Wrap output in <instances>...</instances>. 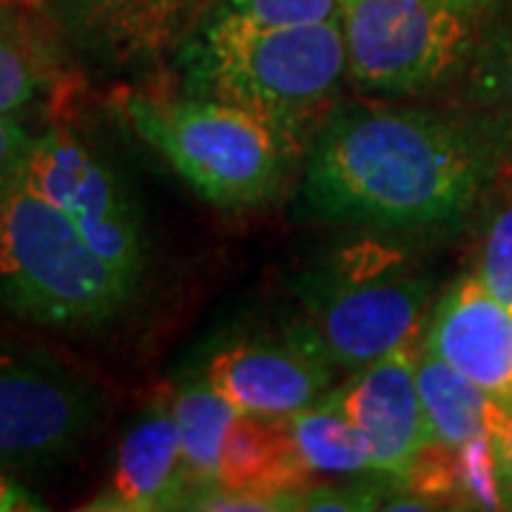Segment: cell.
Returning <instances> with one entry per match:
<instances>
[{"instance_id": "5b68a950", "label": "cell", "mask_w": 512, "mask_h": 512, "mask_svg": "<svg viewBox=\"0 0 512 512\" xmlns=\"http://www.w3.org/2000/svg\"><path fill=\"white\" fill-rule=\"evenodd\" d=\"M433 279L402 245L359 237L316 256L296 279L302 319L339 370H359L413 339Z\"/></svg>"}, {"instance_id": "d4e9b609", "label": "cell", "mask_w": 512, "mask_h": 512, "mask_svg": "<svg viewBox=\"0 0 512 512\" xmlns=\"http://www.w3.org/2000/svg\"><path fill=\"white\" fill-rule=\"evenodd\" d=\"M20 3H29V6H37L40 0H20Z\"/></svg>"}, {"instance_id": "7402d4cb", "label": "cell", "mask_w": 512, "mask_h": 512, "mask_svg": "<svg viewBox=\"0 0 512 512\" xmlns=\"http://www.w3.org/2000/svg\"><path fill=\"white\" fill-rule=\"evenodd\" d=\"M32 131L18 117H0V191L18 177L20 165L32 148Z\"/></svg>"}, {"instance_id": "5bb4252c", "label": "cell", "mask_w": 512, "mask_h": 512, "mask_svg": "<svg viewBox=\"0 0 512 512\" xmlns=\"http://www.w3.org/2000/svg\"><path fill=\"white\" fill-rule=\"evenodd\" d=\"M311 478L293 450L285 416L239 413L222 447L217 487L228 493L282 498Z\"/></svg>"}, {"instance_id": "6da1fadb", "label": "cell", "mask_w": 512, "mask_h": 512, "mask_svg": "<svg viewBox=\"0 0 512 512\" xmlns=\"http://www.w3.org/2000/svg\"><path fill=\"white\" fill-rule=\"evenodd\" d=\"M501 146L473 123L424 109L339 103L316 128L302 197L316 217L441 231L470 217Z\"/></svg>"}, {"instance_id": "7c38bea8", "label": "cell", "mask_w": 512, "mask_h": 512, "mask_svg": "<svg viewBox=\"0 0 512 512\" xmlns=\"http://www.w3.org/2000/svg\"><path fill=\"white\" fill-rule=\"evenodd\" d=\"M214 0H49L60 29L114 66L143 63L183 43Z\"/></svg>"}, {"instance_id": "603a6c76", "label": "cell", "mask_w": 512, "mask_h": 512, "mask_svg": "<svg viewBox=\"0 0 512 512\" xmlns=\"http://www.w3.org/2000/svg\"><path fill=\"white\" fill-rule=\"evenodd\" d=\"M495 464H498V481H501V495H504V507L512 510V402L504 410V419L498 424L493 436Z\"/></svg>"}, {"instance_id": "e0dca14e", "label": "cell", "mask_w": 512, "mask_h": 512, "mask_svg": "<svg viewBox=\"0 0 512 512\" xmlns=\"http://www.w3.org/2000/svg\"><path fill=\"white\" fill-rule=\"evenodd\" d=\"M293 450L311 476H359L373 470L370 447L345 410L325 396L322 402L285 416Z\"/></svg>"}, {"instance_id": "3957f363", "label": "cell", "mask_w": 512, "mask_h": 512, "mask_svg": "<svg viewBox=\"0 0 512 512\" xmlns=\"http://www.w3.org/2000/svg\"><path fill=\"white\" fill-rule=\"evenodd\" d=\"M137 293L94 254L74 222L23 177L0 191V308L57 330H94Z\"/></svg>"}, {"instance_id": "4316f807", "label": "cell", "mask_w": 512, "mask_h": 512, "mask_svg": "<svg viewBox=\"0 0 512 512\" xmlns=\"http://www.w3.org/2000/svg\"><path fill=\"white\" fill-rule=\"evenodd\" d=\"M507 151H510V154H512V146H510V148H507Z\"/></svg>"}, {"instance_id": "7a4b0ae2", "label": "cell", "mask_w": 512, "mask_h": 512, "mask_svg": "<svg viewBox=\"0 0 512 512\" xmlns=\"http://www.w3.org/2000/svg\"><path fill=\"white\" fill-rule=\"evenodd\" d=\"M180 72L188 94L251 111L299 143L322 126L348 77L342 20L285 29L197 23Z\"/></svg>"}, {"instance_id": "277c9868", "label": "cell", "mask_w": 512, "mask_h": 512, "mask_svg": "<svg viewBox=\"0 0 512 512\" xmlns=\"http://www.w3.org/2000/svg\"><path fill=\"white\" fill-rule=\"evenodd\" d=\"M134 134L220 211H251L279 197L296 143L251 111L214 97L128 94Z\"/></svg>"}, {"instance_id": "2e32d148", "label": "cell", "mask_w": 512, "mask_h": 512, "mask_svg": "<svg viewBox=\"0 0 512 512\" xmlns=\"http://www.w3.org/2000/svg\"><path fill=\"white\" fill-rule=\"evenodd\" d=\"M171 413L180 430L194 493H200L205 487H217L222 447L237 421L239 410L205 376H191L177 387L171 399Z\"/></svg>"}, {"instance_id": "8992f818", "label": "cell", "mask_w": 512, "mask_h": 512, "mask_svg": "<svg viewBox=\"0 0 512 512\" xmlns=\"http://www.w3.org/2000/svg\"><path fill=\"white\" fill-rule=\"evenodd\" d=\"M487 3L478 0H345L348 77L370 94H424L467 72Z\"/></svg>"}, {"instance_id": "9a60e30c", "label": "cell", "mask_w": 512, "mask_h": 512, "mask_svg": "<svg viewBox=\"0 0 512 512\" xmlns=\"http://www.w3.org/2000/svg\"><path fill=\"white\" fill-rule=\"evenodd\" d=\"M416 382L430 441L458 447L476 436H493L507 404L470 382L441 356L416 348Z\"/></svg>"}, {"instance_id": "30bf717a", "label": "cell", "mask_w": 512, "mask_h": 512, "mask_svg": "<svg viewBox=\"0 0 512 512\" xmlns=\"http://www.w3.org/2000/svg\"><path fill=\"white\" fill-rule=\"evenodd\" d=\"M328 396L362 430L376 473L402 481L410 461L430 444L410 342L353 370V379Z\"/></svg>"}, {"instance_id": "cb8c5ba5", "label": "cell", "mask_w": 512, "mask_h": 512, "mask_svg": "<svg viewBox=\"0 0 512 512\" xmlns=\"http://www.w3.org/2000/svg\"><path fill=\"white\" fill-rule=\"evenodd\" d=\"M43 507L46 504L35 493H29L15 478H9V473H0V512H26L43 510Z\"/></svg>"}, {"instance_id": "44dd1931", "label": "cell", "mask_w": 512, "mask_h": 512, "mask_svg": "<svg viewBox=\"0 0 512 512\" xmlns=\"http://www.w3.org/2000/svg\"><path fill=\"white\" fill-rule=\"evenodd\" d=\"M476 276L512 311V200L504 202L487 225Z\"/></svg>"}, {"instance_id": "ffe728a7", "label": "cell", "mask_w": 512, "mask_h": 512, "mask_svg": "<svg viewBox=\"0 0 512 512\" xmlns=\"http://www.w3.org/2000/svg\"><path fill=\"white\" fill-rule=\"evenodd\" d=\"M345 0H214L200 23L239 29H285L342 20Z\"/></svg>"}, {"instance_id": "4fadbf2b", "label": "cell", "mask_w": 512, "mask_h": 512, "mask_svg": "<svg viewBox=\"0 0 512 512\" xmlns=\"http://www.w3.org/2000/svg\"><path fill=\"white\" fill-rule=\"evenodd\" d=\"M194 495V481L183 456L180 430L171 404H154L126 430L117 447L106 487L86 510L157 512L183 510Z\"/></svg>"}, {"instance_id": "d6986e66", "label": "cell", "mask_w": 512, "mask_h": 512, "mask_svg": "<svg viewBox=\"0 0 512 512\" xmlns=\"http://www.w3.org/2000/svg\"><path fill=\"white\" fill-rule=\"evenodd\" d=\"M52 69V60L35 37L0 20V117L32 106L49 89Z\"/></svg>"}, {"instance_id": "484cf974", "label": "cell", "mask_w": 512, "mask_h": 512, "mask_svg": "<svg viewBox=\"0 0 512 512\" xmlns=\"http://www.w3.org/2000/svg\"><path fill=\"white\" fill-rule=\"evenodd\" d=\"M478 3H487V6H493L495 0H478Z\"/></svg>"}, {"instance_id": "ac0fdd59", "label": "cell", "mask_w": 512, "mask_h": 512, "mask_svg": "<svg viewBox=\"0 0 512 512\" xmlns=\"http://www.w3.org/2000/svg\"><path fill=\"white\" fill-rule=\"evenodd\" d=\"M464 74L473 120L507 151L512 146V12L481 26Z\"/></svg>"}, {"instance_id": "52a82bcc", "label": "cell", "mask_w": 512, "mask_h": 512, "mask_svg": "<svg viewBox=\"0 0 512 512\" xmlns=\"http://www.w3.org/2000/svg\"><path fill=\"white\" fill-rule=\"evenodd\" d=\"M106 419L100 387L55 353L0 336V473H46L74 458Z\"/></svg>"}, {"instance_id": "9c48e42d", "label": "cell", "mask_w": 512, "mask_h": 512, "mask_svg": "<svg viewBox=\"0 0 512 512\" xmlns=\"http://www.w3.org/2000/svg\"><path fill=\"white\" fill-rule=\"evenodd\" d=\"M339 367L302 319L276 336H248L208 356L202 376L239 413L291 416L322 402Z\"/></svg>"}, {"instance_id": "8fae6325", "label": "cell", "mask_w": 512, "mask_h": 512, "mask_svg": "<svg viewBox=\"0 0 512 512\" xmlns=\"http://www.w3.org/2000/svg\"><path fill=\"white\" fill-rule=\"evenodd\" d=\"M421 345L493 399L512 402V311L476 274L461 276L441 293Z\"/></svg>"}, {"instance_id": "ba28073f", "label": "cell", "mask_w": 512, "mask_h": 512, "mask_svg": "<svg viewBox=\"0 0 512 512\" xmlns=\"http://www.w3.org/2000/svg\"><path fill=\"white\" fill-rule=\"evenodd\" d=\"M20 177L74 222L94 254L140 291L148 274V234L143 211L114 165L74 131L49 128L32 140Z\"/></svg>"}]
</instances>
